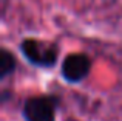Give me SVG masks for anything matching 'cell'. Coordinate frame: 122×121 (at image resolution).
Listing matches in <instances>:
<instances>
[{
  "instance_id": "obj_1",
  "label": "cell",
  "mask_w": 122,
  "mask_h": 121,
  "mask_svg": "<svg viewBox=\"0 0 122 121\" xmlns=\"http://www.w3.org/2000/svg\"><path fill=\"white\" fill-rule=\"evenodd\" d=\"M20 53L36 67L51 68L59 59V48L53 42H45L34 37H25L20 42Z\"/></svg>"
},
{
  "instance_id": "obj_2",
  "label": "cell",
  "mask_w": 122,
  "mask_h": 121,
  "mask_svg": "<svg viewBox=\"0 0 122 121\" xmlns=\"http://www.w3.org/2000/svg\"><path fill=\"white\" fill-rule=\"evenodd\" d=\"M57 99L54 96L42 95L31 96L23 104V118L25 121H56Z\"/></svg>"
},
{
  "instance_id": "obj_3",
  "label": "cell",
  "mask_w": 122,
  "mask_h": 121,
  "mask_svg": "<svg viewBox=\"0 0 122 121\" xmlns=\"http://www.w3.org/2000/svg\"><path fill=\"white\" fill-rule=\"evenodd\" d=\"M91 70V59L83 53H70L62 60V78L70 84L81 82Z\"/></svg>"
},
{
  "instance_id": "obj_4",
  "label": "cell",
  "mask_w": 122,
  "mask_h": 121,
  "mask_svg": "<svg viewBox=\"0 0 122 121\" xmlns=\"http://www.w3.org/2000/svg\"><path fill=\"white\" fill-rule=\"evenodd\" d=\"M15 70V58L9 50H0V79H5Z\"/></svg>"
}]
</instances>
